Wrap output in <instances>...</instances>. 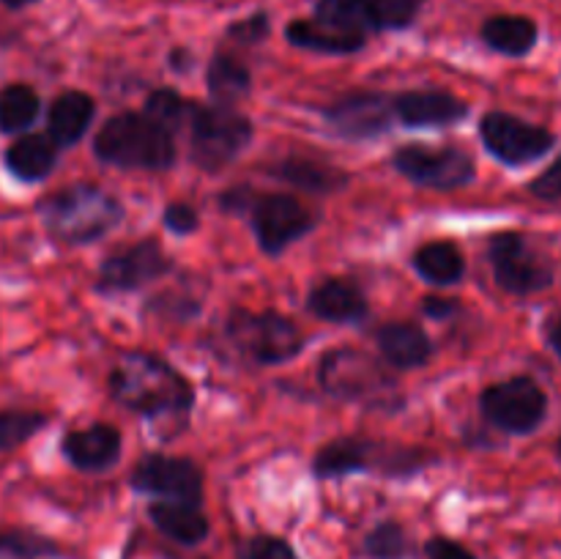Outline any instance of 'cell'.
<instances>
[{
  "mask_svg": "<svg viewBox=\"0 0 561 559\" xmlns=\"http://www.w3.org/2000/svg\"><path fill=\"white\" fill-rule=\"evenodd\" d=\"M488 261L499 288L515 296H531L553 285V266L542 252L526 241L524 233L502 230L488 241Z\"/></svg>",
  "mask_w": 561,
  "mask_h": 559,
  "instance_id": "cell-10",
  "label": "cell"
},
{
  "mask_svg": "<svg viewBox=\"0 0 561 559\" xmlns=\"http://www.w3.org/2000/svg\"><path fill=\"white\" fill-rule=\"evenodd\" d=\"M268 31H272V25H268V14L266 11H255V14L247 16V20L233 22V25L228 27V38H233V42H241V44H257L268 36Z\"/></svg>",
  "mask_w": 561,
  "mask_h": 559,
  "instance_id": "cell-37",
  "label": "cell"
},
{
  "mask_svg": "<svg viewBox=\"0 0 561 559\" xmlns=\"http://www.w3.org/2000/svg\"><path fill=\"white\" fill-rule=\"evenodd\" d=\"M31 3H36V0H3V5H9V9H25Z\"/></svg>",
  "mask_w": 561,
  "mask_h": 559,
  "instance_id": "cell-44",
  "label": "cell"
},
{
  "mask_svg": "<svg viewBox=\"0 0 561 559\" xmlns=\"http://www.w3.org/2000/svg\"><path fill=\"white\" fill-rule=\"evenodd\" d=\"M318 384L327 395L351 403L376 406V409H398V381L392 373L362 349L327 351L318 365Z\"/></svg>",
  "mask_w": 561,
  "mask_h": 559,
  "instance_id": "cell-5",
  "label": "cell"
},
{
  "mask_svg": "<svg viewBox=\"0 0 561 559\" xmlns=\"http://www.w3.org/2000/svg\"><path fill=\"white\" fill-rule=\"evenodd\" d=\"M42 110V99L31 85H9L0 91V132L14 135V132H25L33 121L38 118Z\"/></svg>",
  "mask_w": 561,
  "mask_h": 559,
  "instance_id": "cell-30",
  "label": "cell"
},
{
  "mask_svg": "<svg viewBox=\"0 0 561 559\" xmlns=\"http://www.w3.org/2000/svg\"><path fill=\"white\" fill-rule=\"evenodd\" d=\"M252 121L225 104H197L190 124L192 162L206 173H219L244 153L252 142Z\"/></svg>",
  "mask_w": 561,
  "mask_h": 559,
  "instance_id": "cell-7",
  "label": "cell"
},
{
  "mask_svg": "<svg viewBox=\"0 0 561 559\" xmlns=\"http://www.w3.org/2000/svg\"><path fill=\"white\" fill-rule=\"evenodd\" d=\"M422 310H425V316L436 318V321H447V318H453L460 310V305L458 299H447V296H427L422 301Z\"/></svg>",
  "mask_w": 561,
  "mask_h": 559,
  "instance_id": "cell-41",
  "label": "cell"
},
{
  "mask_svg": "<svg viewBox=\"0 0 561 559\" xmlns=\"http://www.w3.org/2000/svg\"><path fill=\"white\" fill-rule=\"evenodd\" d=\"M38 214L47 233L64 244H91L124 223V206L118 197L93 184L58 190L42 201Z\"/></svg>",
  "mask_w": 561,
  "mask_h": 559,
  "instance_id": "cell-4",
  "label": "cell"
},
{
  "mask_svg": "<svg viewBox=\"0 0 561 559\" xmlns=\"http://www.w3.org/2000/svg\"><path fill=\"white\" fill-rule=\"evenodd\" d=\"M376 343L381 356L394 370H416L425 367L436 354L431 334L414 321H389L378 327Z\"/></svg>",
  "mask_w": 561,
  "mask_h": 559,
  "instance_id": "cell-19",
  "label": "cell"
},
{
  "mask_svg": "<svg viewBox=\"0 0 561 559\" xmlns=\"http://www.w3.org/2000/svg\"><path fill=\"white\" fill-rule=\"evenodd\" d=\"M110 398L146 420L168 422L173 436L190 422L195 406L192 384L162 356L151 351H126L107 376Z\"/></svg>",
  "mask_w": 561,
  "mask_h": 559,
  "instance_id": "cell-1",
  "label": "cell"
},
{
  "mask_svg": "<svg viewBox=\"0 0 561 559\" xmlns=\"http://www.w3.org/2000/svg\"><path fill=\"white\" fill-rule=\"evenodd\" d=\"M392 168L414 186L436 192L463 190L477 179L474 157L455 146L433 148L425 142H409L392 153Z\"/></svg>",
  "mask_w": 561,
  "mask_h": 559,
  "instance_id": "cell-8",
  "label": "cell"
},
{
  "mask_svg": "<svg viewBox=\"0 0 561 559\" xmlns=\"http://www.w3.org/2000/svg\"><path fill=\"white\" fill-rule=\"evenodd\" d=\"M268 175L310 195H337L351 184V175L334 164L312 157H285L268 168Z\"/></svg>",
  "mask_w": 561,
  "mask_h": 559,
  "instance_id": "cell-20",
  "label": "cell"
},
{
  "mask_svg": "<svg viewBox=\"0 0 561 559\" xmlns=\"http://www.w3.org/2000/svg\"><path fill=\"white\" fill-rule=\"evenodd\" d=\"M99 162L121 170L164 173L175 164V137L146 113H118L107 118L93 140Z\"/></svg>",
  "mask_w": 561,
  "mask_h": 559,
  "instance_id": "cell-3",
  "label": "cell"
},
{
  "mask_svg": "<svg viewBox=\"0 0 561 559\" xmlns=\"http://www.w3.org/2000/svg\"><path fill=\"white\" fill-rule=\"evenodd\" d=\"M557 453H559V458H561V436H559V444H557Z\"/></svg>",
  "mask_w": 561,
  "mask_h": 559,
  "instance_id": "cell-45",
  "label": "cell"
},
{
  "mask_svg": "<svg viewBox=\"0 0 561 559\" xmlns=\"http://www.w3.org/2000/svg\"><path fill=\"white\" fill-rule=\"evenodd\" d=\"M192 64H195V58L190 55V49H173V53H170V69L190 71Z\"/></svg>",
  "mask_w": 561,
  "mask_h": 559,
  "instance_id": "cell-42",
  "label": "cell"
},
{
  "mask_svg": "<svg viewBox=\"0 0 561 559\" xmlns=\"http://www.w3.org/2000/svg\"><path fill=\"white\" fill-rule=\"evenodd\" d=\"M425 557L427 559H477L474 551L463 546V543L453 540V537H431L425 543Z\"/></svg>",
  "mask_w": 561,
  "mask_h": 559,
  "instance_id": "cell-39",
  "label": "cell"
},
{
  "mask_svg": "<svg viewBox=\"0 0 561 559\" xmlns=\"http://www.w3.org/2000/svg\"><path fill=\"white\" fill-rule=\"evenodd\" d=\"M394 118L409 129H444L469 118V104L449 91H403L394 96Z\"/></svg>",
  "mask_w": 561,
  "mask_h": 559,
  "instance_id": "cell-16",
  "label": "cell"
},
{
  "mask_svg": "<svg viewBox=\"0 0 561 559\" xmlns=\"http://www.w3.org/2000/svg\"><path fill=\"white\" fill-rule=\"evenodd\" d=\"M394 121V96L378 91L345 93L323 107V124L343 140H370L387 135Z\"/></svg>",
  "mask_w": 561,
  "mask_h": 559,
  "instance_id": "cell-14",
  "label": "cell"
},
{
  "mask_svg": "<svg viewBox=\"0 0 561 559\" xmlns=\"http://www.w3.org/2000/svg\"><path fill=\"white\" fill-rule=\"evenodd\" d=\"M47 425V417L38 411H0V453L20 447Z\"/></svg>",
  "mask_w": 561,
  "mask_h": 559,
  "instance_id": "cell-32",
  "label": "cell"
},
{
  "mask_svg": "<svg viewBox=\"0 0 561 559\" xmlns=\"http://www.w3.org/2000/svg\"><path fill=\"white\" fill-rule=\"evenodd\" d=\"M480 140L488 153L507 168L540 162L557 146V135L551 129L518 118V115L502 113V110H491L482 115Z\"/></svg>",
  "mask_w": 561,
  "mask_h": 559,
  "instance_id": "cell-12",
  "label": "cell"
},
{
  "mask_svg": "<svg viewBox=\"0 0 561 559\" xmlns=\"http://www.w3.org/2000/svg\"><path fill=\"white\" fill-rule=\"evenodd\" d=\"M285 36L294 47L310 49V53L321 55H351L359 53L367 44V38L351 36V33H340L334 27H327L318 20H294L285 27Z\"/></svg>",
  "mask_w": 561,
  "mask_h": 559,
  "instance_id": "cell-26",
  "label": "cell"
},
{
  "mask_svg": "<svg viewBox=\"0 0 561 559\" xmlns=\"http://www.w3.org/2000/svg\"><path fill=\"white\" fill-rule=\"evenodd\" d=\"M162 223L170 233L190 236L201 228V214H197V208H192L190 203H170L162 214Z\"/></svg>",
  "mask_w": 561,
  "mask_h": 559,
  "instance_id": "cell-36",
  "label": "cell"
},
{
  "mask_svg": "<svg viewBox=\"0 0 561 559\" xmlns=\"http://www.w3.org/2000/svg\"><path fill=\"white\" fill-rule=\"evenodd\" d=\"M529 192L542 201H561V157L531 181Z\"/></svg>",
  "mask_w": 561,
  "mask_h": 559,
  "instance_id": "cell-38",
  "label": "cell"
},
{
  "mask_svg": "<svg viewBox=\"0 0 561 559\" xmlns=\"http://www.w3.org/2000/svg\"><path fill=\"white\" fill-rule=\"evenodd\" d=\"M370 5L378 16V25L392 27V31H403V27L414 25L416 22L422 0H370Z\"/></svg>",
  "mask_w": 561,
  "mask_h": 559,
  "instance_id": "cell-34",
  "label": "cell"
},
{
  "mask_svg": "<svg viewBox=\"0 0 561 559\" xmlns=\"http://www.w3.org/2000/svg\"><path fill=\"white\" fill-rule=\"evenodd\" d=\"M148 518L164 537H170L179 546H201L208 537V532H211V524H208L201 504L153 499L148 504Z\"/></svg>",
  "mask_w": 561,
  "mask_h": 559,
  "instance_id": "cell-21",
  "label": "cell"
},
{
  "mask_svg": "<svg viewBox=\"0 0 561 559\" xmlns=\"http://www.w3.org/2000/svg\"><path fill=\"white\" fill-rule=\"evenodd\" d=\"M480 36L493 53L507 55V58H524L537 47L540 27L535 20L520 14H496L482 22Z\"/></svg>",
  "mask_w": 561,
  "mask_h": 559,
  "instance_id": "cell-23",
  "label": "cell"
},
{
  "mask_svg": "<svg viewBox=\"0 0 561 559\" xmlns=\"http://www.w3.org/2000/svg\"><path fill=\"white\" fill-rule=\"evenodd\" d=\"M225 334L241 356L255 365H283L305 349V334L296 327L294 318L274 310H230L225 321Z\"/></svg>",
  "mask_w": 561,
  "mask_h": 559,
  "instance_id": "cell-6",
  "label": "cell"
},
{
  "mask_svg": "<svg viewBox=\"0 0 561 559\" xmlns=\"http://www.w3.org/2000/svg\"><path fill=\"white\" fill-rule=\"evenodd\" d=\"M206 85L211 93L214 104H225V107H233L239 99H244L252 88V75L244 66V60H239L230 53H217L208 64L206 71Z\"/></svg>",
  "mask_w": 561,
  "mask_h": 559,
  "instance_id": "cell-28",
  "label": "cell"
},
{
  "mask_svg": "<svg viewBox=\"0 0 561 559\" xmlns=\"http://www.w3.org/2000/svg\"><path fill=\"white\" fill-rule=\"evenodd\" d=\"M548 345L561 356V316L553 318L551 327H548Z\"/></svg>",
  "mask_w": 561,
  "mask_h": 559,
  "instance_id": "cell-43",
  "label": "cell"
},
{
  "mask_svg": "<svg viewBox=\"0 0 561 559\" xmlns=\"http://www.w3.org/2000/svg\"><path fill=\"white\" fill-rule=\"evenodd\" d=\"M129 486L137 493H146L151 499H164V502H203L201 466L190 458H179V455L148 453L131 469Z\"/></svg>",
  "mask_w": 561,
  "mask_h": 559,
  "instance_id": "cell-13",
  "label": "cell"
},
{
  "mask_svg": "<svg viewBox=\"0 0 561 559\" xmlns=\"http://www.w3.org/2000/svg\"><path fill=\"white\" fill-rule=\"evenodd\" d=\"M480 411L499 431L529 436L546 422L548 395L531 376H513L482 389Z\"/></svg>",
  "mask_w": 561,
  "mask_h": 559,
  "instance_id": "cell-9",
  "label": "cell"
},
{
  "mask_svg": "<svg viewBox=\"0 0 561 559\" xmlns=\"http://www.w3.org/2000/svg\"><path fill=\"white\" fill-rule=\"evenodd\" d=\"M121 431L115 425H107V422H96V425L77 427V431H69L60 442V453L66 455L75 469L80 471H107L113 469L121 460Z\"/></svg>",
  "mask_w": 561,
  "mask_h": 559,
  "instance_id": "cell-17",
  "label": "cell"
},
{
  "mask_svg": "<svg viewBox=\"0 0 561 559\" xmlns=\"http://www.w3.org/2000/svg\"><path fill=\"white\" fill-rule=\"evenodd\" d=\"M362 554L367 559H414L416 543L400 521H381L362 540Z\"/></svg>",
  "mask_w": 561,
  "mask_h": 559,
  "instance_id": "cell-29",
  "label": "cell"
},
{
  "mask_svg": "<svg viewBox=\"0 0 561 559\" xmlns=\"http://www.w3.org/2000/svg\"><path fill=\"white\" fill-rule=\"evenodd\" d=\"M257 192L252 186H230L219 195V208L228 214H250Z\"/></svg>",
  "mask_w": 561,
  "mask_h": 559,
  "instance_id": "cell-40",
  "label": "cell"
},
{
  "mask_svg": "<svg viewBox=\"0 0 561 559\" xmlns=\"http://www.w3.org/2000/svg\"><path fill=\"white\" fill-rule=\"evenodd\" d=\"M411 266L425 283L455 285L466 274V258L453 241H427L411 255Z\"/></svg>",
  "mask_w": 561,
  "mask_h": 559,
  "instance_id": "cell-25",
  "label": "cell"
},
{
  "mask_svg": "<svg viewBox=\"0 0 561 559\" xmlns=\"http://www.w3.org/2000/svg\"><path fill=\"white\" fill-rule=\"evenodd\" d=\"M93 115H96V102L82 91H66L49 104L47 132L60 148H69L85 137L91 129Z\"/></svg>",
  "mask_w": 561,
  "mask_h": 559,
  "instance_id": "cell-22",
  "label": "cell"
},
{
  "mask_svg": "<svg viewBox=\"0 0 561 559\" xmlns=\"http://www.w3.org/2000/svg\"><path fill=\"white\" fill-rule=\"evenodd\" d=\"M436 464V455L422 447L376 442L365 436H340L323 444L312 460V471L321 480H340L351 475H381L387 480H409Z\"/></svg>",
  "mask_w": 561,
  "mask_h": 559,
  "instance_id": "cell-2",
  "label": "cell"
},
{
  "mask_svg": "<svg viewBox=\"0 0 561 559\" xmlns=\"http://www.w3.org/2000/svg\"><path fill=\"white\" fill-rule=\"evenodd\" d=\"M307 310L321 321L340 323V327H354L370 316L365 290L348 277L321 280L307 296Z\"/></svg>",
  "mask_w": 561,
  "mask_h": 559,
  "instance_id": "cell-18",
  "label": "cell"
},
{
  "mask_svg": "<svg viewBox=\"0 0 561 559\" xmlns=\"http://www.w3.org/2000/svg\"><path fill=\"white\" fill-rule=\"evenodd\" d=\"M312 20L323 22V25L334 27L340 33H351V36L362 38L381 31L370 0H318Z\"/></svg>",
  "mask_w": 561,
  "mask_h": 559,
  "instance_id": "cell-27",
  "label": "cell"
},
{
  "mask_svg": "<svg viewBox=\"0 0 561 559\" xmlns=\"http://www.w3.org/2000/svg\"><path fill=\"white\" fill-rule=\"evenodd\" d=\"M197 104L201 102H192V99L181 96L179 91L159 88V91H153L146 99V115H151L157 124H162L173 135L179 129H190L192 118L197 113Z\"/></svg>",
  "mask_w": 561,
  "mask_h": 559,
  "instance_id": "cell-31",
  "label": "cell"
},
{
  "mask_svg": "<svg viewBox=\"0 0 561 559\" xmlns=\"http://www.w3.org/2000/svg\"><path fill=\"white\" fill-rule=\"evenodd\" d=\"M236 559H299V554L285 537L255 535L241 543Z\"/></svg>",
  "mask_w": 561,
  "mask_h": 559,
  "instance_id": "cell-35",
  "label": "cell"
},
{
  "mask_svg": "<svg viewBox=\"0 0 561 559\" xmlns=\"http://www.w3.org/2000/svg\"><path fill=\"white\" fill-rule=\"evenodd\" d=\"M247 217L255 230L257 247L268 258L283 255L290 244L312 233L318 225V214L288 192H257Z\"/></svg>",
  "mask_w": 561,
  "mask_h": 559,
  "instance_id": "cell-11",
  "label": "cell"
},
{
  "mask_svg": "<svg viewBox=\"0 0 561 559\" xmlns=\"http://www.w3.org/2000/svg\"><path fill=\"white\" fill-rule=\"evenodd\" d=\"M58 142L49 135H25L5 151V168L22 181H42L58 162Z\"/></svg>",
  "mask_w": 561,
  "mask_h": 559,
  "instance_id": "cell-24",
  "label": "cell"
},
{
  "mask_svg": "<svg viewBox=\"0 0 561 559\" xmlns=\"http://www.w3.org/2000/svg\"><path fill=\"white\" fill-rule=\"evenodd\" d=\"M168 272H173V261L162 250V244L157 239H142L113 252L99 266L96 288L102 294H129V290L146 288Z\"/></svg>",
  "mask_w": 561,
  "mask_h": 559,
  "instance_id": "cell-15",
  "label": "cell"
},
{
  "mask_svg": "<svg viewBox=\"0 0 561 559\" xmlns=\"http://www.w3.org/2000/svg\"><path fill=\"white\" fill-rule=\"evenodd\" d=\"M42 557H58V548L49 540L27 532H11V535H0V559H42Z\"/></svg>",
  "mask_w": 561,
  "mask_h": 559,
  "instance_id": "cell-33",
  "label": "cell"
}]
</instances>
